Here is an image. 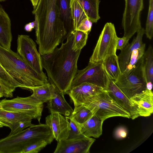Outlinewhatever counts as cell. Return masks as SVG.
Wrapping results in <instances>:
<instances>
[{
	"label": "cell",
	"mask_w": 153,
	"mask_h": 153,
	"mask_svg": "<svg viewBox=\"0 0 153 153\" xmlns=\"http://www.w3.org/2000/svg\"><path fill=\"white\" fill-rule=\"evenodd\" d=\"M74 30L59 48L57 47L51 53L41 55L42 68L49 81L64 94L70 89L78 70L77 63L81 50L73 49Z\"/></svg>",
	"instance_id": "6da1fadb"
},
{
	"label": "cell",
	"mask_w": 153,
	"mask_h": 153,
	"mask_svg": "<svg viewBox=\"0 0 153 153\" xmlns=\"http://www.w3.org/2000/svg\"><path fill=\"white\" fill-rule=\"evenodd\" d=\"M6 0H0V2H2V1H6Z\"/></svg>",
	"instance_id": "7bdbcfd3"
},
{
	"label": "cell",
	"mask_w": 153,
	"mask_h": 153,
	"mask_svg": "<svg viewBox=\"0 0 153 153\" xmlns=\"http://www.w3.org/2000/svg\"><path fill=\"white\" fill-rule=\"evenodd\" d=\"M38 139L45 140L51 144L54 138L46 124L40 123L24 129L13 135L0 140V153H21L29 143Z\"/></svg>",
	"instance_id": "277c9868"
},
{
	"label": "cell",
	"mask_w": 153,
	"mask_h": 153,
	"mask_svg": "<svg viewBox=\"0 0 153 153\" xmlns=\"http://www.w3.org/2000/svg\"><path fill=\"white\" fill-rule=\"evenodd\" d=\"M17 53L27 64L38 73L45 74L43 71L41 55L37 51L36 43L29 36L18 35Z\"/></svg>",
	"instance_id": "8fae6325"
},
{
	"label": "cell",
	"mask_w": 153,
	"mask_h": 153,
	"mask_svg": "<svg viewBox=\"0 0 153 153\" xmlns=\"http://www.w3.org/2000/svg\"><path fill=\"white\" fill-rule=\"evenodd\" d=\"M108 81L105 88L110 96L121 107L128 112L132 119L139 116L136 105L134 104L108 75Z\"/></svg>",
	"instance_id": "9a60e30c"
},
{
	"label": "cell",
	"mask_w": 153,
	"mask_h": 153,
	"mask_svg": "<svg viewBox=\"0 0 153 153\" xmlns=\"http://www.w3.org/2000/svg\"><path fill=\"white\" fill-rule=\"evenodd\" d=\"M69 123L70 129L67 139L86 137L80 131L75 121L70 117H66Z\"/></svg>",
	"instance_id": "836d02e7"
},
{
	"label": "cell",
	"mask_w": 153,
	"mask_h": 153,
	"mask_svg": "<svg viewBox=\"0 0 153 153\" xmlns=\"http://www.w3.org/2000/svg\"><path fill=\"white\" fill-rule=\"evenodd\" d=\"M12 38L10 19L0 4V45L10 49Z\"/></svg>",
	"instance_id": "ffe728a7"
},
{
	"label": "cell",
	"mask_w": 153,
	"mask_h": 153,
	"mask_svg": "<svg viewBox=\"0 0 153 153\" xmlns=\"http://www.w3.org/2000/svg\"><path fill=\"white\" fill-rule=\"evenodd\" d=\"M108 81V76L102 62L93 63L89 62L85 68L78 70L70 88L81 83L87 82L105 89Z\"/></svg>",
	"instance_id": "30bf717a"
},
{
	"label": "cell",
	"mask_w": 153,
	"mask_h": 153,
	"mask_svg": "<svg viewBox=\"0 0 153 153\" xmlns=\"http://www.w3.org/2000/svg\"><path fill=\"white\" fill-rule=\"evenodd\" d=\"M30 90L33 91L31 96L43 103L48 102L56 96L54 85L49 82L32 88Z\"/></svg>",
	"instance_id": "cb8c5ba5"
},
{
	"label": "cell",
	"mask_w": 153,
	"mask_h": 153,
	"mask_svg": "<svg viewBox=\"0 0 153 153\" xmlns=\"http://www.w3.org/2000/svg\"><path fill=\"white\" fill-rule=\"evenodd\" d=\"M145 33L146 37L151 40L153 36V0H149L148 13Z\"/></svg>",
	"instance_id": "d6a6232c"
},
{
	"label": "cell",
	"mask_w": 153,
	"mask_h": 153,
	"mask_svg": "<svg viewBox=\"0 0 153 153\" xmlns=\"http://www.w3.org/2000/svg\"><path fill=\"white\" fill-rule=\"evenodd\" d=\"M122 26L123 37L130 39L141 28L140 20L141 11L143 8V0H125Z\"/></svg>",
	"instance_id": "9c48e42d"
},
{
	"label": "cell",
	"mask_w": 153,
	"mask_h": 153,
	"mask_svg": "<svg viewBox=\"0 0 153 153\" xmlns=\"http://www.w3.org/2000/svg\"><path fill=\"white\" fill-rule=\"evenodd\" d=\"M70 1V0H57L60 16L66 33L63 41L74 30L71 16Z\"/></svg>",
	"instance_id": "7402d4cb"
},
{
	"label": "cell",
	"mask_w": 153,
	"mask_h": 153,
	"mask_svg": "<svg viewBox=\"0 0 153 153\" xmlns=\"http://www.w3.org/2000/svg\"><path fill=\"white\" fill-rule=\"evenodd\" d=\"M3 126L1 125H0V128H1V127H2Z\"/></svg>",
	"instance_id": "ee69618b"
},
{
	"label": "cell",
	"mask_w": 153,
	"mask_h": 153,
	"mask_svg": "<svg viewBox=\"0 0 153 153\" xmlns=\"http://www.w3.org/2000/svg\"><path fill=\"white\" fill-rule=\"evenodd\" d=\"M24 29L25 31L28 32H31L33 30L30 27L29 23L25 25Z\"/></svg>",
	"instance_id": "f35d334b"
},
{
	"label": "cell",
	"mask_w": 153,
	"mask_h": 153,
	"mask_svg": "<svg viewBox=\"0 0 153 153\" xmlns=\"http://www.w3.org/2000/svg\"><path fill=\"white\" fill-rule=\"evenodd\" d=\"M137 107L139 116L148 117L153 112V94L147 89L137 94L130 99Z\"/></svg>",
	"instance_id": "e0dca14e"
},
{
	"label": "cell",
	"mask_w": 153,
	"mask_h": 153,
	"mask_svg": "<svg viewBox=\"0 0 153 153\" xmlns=\"http://www.w3.org/2000/svg\"><path fill=\"white\" fill-rule=\"evenodd\" d=\"M87 17L93 23H96L100 19L99 15L100 0H78Z\"/></svg>",
	"instance_id": "d4e9b609"
},
{
	"label": "cell",
	"mask_w": 153,
	"mask_h": 153,
	"mask_svg": "<svg viewBox=\"0 0 153 153\" xmlns=\"http://www.w3.org/2000/svg\"><path fill=\"white\" fill-rule=\"evenodd\" d=\"M95 139L85 137L57 142L54 153H89Z\"/></svg>",
	"instance_id": "4fadbf2b"
},
{
	"label": "cell",
	"mask_w": 153,
	"mask_h": 153,
	"mask_svg": "<svg viewBox=\"0 0 153 153\" xmlns=\"http://www.w3.org/2000/svg\"><path fill=\"white\" fill-rule=\"evenodd\" d=\"M81 105L89 109L93 115L103 121L114 117H131L130 114L116 102L105 89L98 94L87 97L78 107Z\"/></svg>",
	"instance_id": "5b68a950"
},
{
	"label": "cell",
	"mask_w": 153,
	"mask_h": 153,
	"mask_svg": "<svg viewBox=\"0 0 153 153\" xmlns=\"http://www.w3.org/2000/svg\"><path fill=\"white\" fill-rule=\"evenodd\" d=\"M70 7L74 29L76 30L81 22L87 17L78 0H70Z\"/></svg>",
	"instance_id": "83f0119b"
},
{
	"label": "cell",
	"mask_w": 153,
	"mask_h": 153,
	"mask_svg": "<svg viewBox=\"0 0 153 153\" xmlns=\"http://www.w3.org/2000/svg\"><path fill=\"white\" fill-rule=\"evenodd\" d=\"M0 125H1L3 126H6L4 124V123H2L1 122H0Z\"/></svg>",
	"instance_id": "b9f144b4"
},
{
	"label": "cell",
	"mask_w": 153,
	"mask_h": 153,
	"mask_svg": "<svg viewBox=\"0 0 153 153\" xmlns=\"http://www.w3.org/2000/svg\"><path fill=\"white\" fill-rule=\"evenodd\" d=\"M32 13L36 21V42L41 55L47 54L63 43L66 34L57 0H39Z\"/></svg>",
	"instance_id": "7a4b0ae2"
},
{
	"label": "cell",
	"mask_w": 153,
	"mask_h": 153,
	"mask_svg": "<svg viewBox=\"0 0 153 153\" xmlns=\"http://www.w3.org/2000/svg\"><path fill=\"white\" fill-rule=\"evenodd\" d=\"M92 25V22L88 17H86L81 22L76 30L89 34L91 30Z\"/></svg>",
	"instance_id": "e575fe53"
},
{
	"label": "cell",
	"mask_w": 153,
	"mask_h": 153,
	"mask_svg": "<svg viewBox=\"0 0 153 153\" xmlns=\"http://www.w3.org/2000/svg\"><path fill=\"white\" fill-rule=\"evenodd\" d=\"M127 135V131L123 127H120L115 131V136L117 139H122L126 137Z\"/></svg>",
	"instance_id": "8d00e7d4"
},
{
	"label": "cell",
	"mask_w": 153,
	"mask_h": 153,
	"mask_svg": "<svg viewBox=\"0 0 153 153\" xmlns=\"http://www.w3.org/2000/svg\"><path fill=\"white\" fill-rule=\"evenodd\" d=\"M146 44L143 43L140 47L132 52L127 66L124 71L128 72L136 67L141 61L145 52Z\"/></svg>",
	"instance_id": "f546056e"
},
{
	"label": "cell",
	"mask_w": 153,
	"mask_h": 153,
	"mask_svg": "<svg viewBox=\"0 0 153 153\" xmlns=\"http://www.w3.org/2000/svg\"><path fill=\"white\" fill-rule=\"evenodd\" d=\"M0 81L5 91V97L11 98L16 88L25 89L24 86L12 77L0 63Z\"/></svg>",
	"instance_id": "603a6c76"
},
{
	"label": "cell",
	"mask_w": 153,
	"mask_h": 153,
	"mask_svg": "<svg viewBox=\"0 0 153 153\" xmlns=\"http://www.w3.org/2000/svg\"><path fill=\"white\" fill-rule=\"evenodd\" d=\"M145 34V29L142 27L137 33L136 37L132 42L128 43L121 52L118 56L119 64L122 72L126 69L129 63L130 56L132 52L135 49L141 47L143 44V37Z\"/></svg>",
	"instance_id": "ac0fdd59"
},
{
	"label": "cell",
	"mask_w": 153,
	"mask_h": 153,
	"mask_svg": "<svg viewBox=\"0 0 153 153\" xmlns=\"http://www.w3.org/2000/svg\"><path fill=\"white\" fill-rule=\"evenodd\" d=\"M105 90L101 87L84 82L71 88L65 94L70 97L74 103V109L80 105L87 97L98 94Z\"/></svg>",
	"instance_id": "2e32d148"
},
{
	"label": "cell",
	"mask_w": 153,
	"mask_h": 153,
	"mask_svg": "<svg viewBox=\"0 0 153 153\" xmlns=\"http://www.w3.org/2000/svg\"><path fill=\"white\" fill-rule=\"evenodd\" d=\"M102 64L108 75L114 81L116 80L122 73L118 56L116 54L107 57Z\"/></svg>",
	"instance_id": "484cf974"
},
{
	"label": "cell",
	"mask_w": 153,
	"mask_h": 153,
	"mask_svg": "<svg viewBox=\"0 0 153 153\" xmlns=\"http://www.w3.org/2000/svg\"><path fill=\"white\" fill-rule=\"evenodd\" d=\"M117 37L114 24L106 23L99 36L89 62H102L107 57L116 55Z\"/></svg>",
	"instance_id": "52a82bcc"
},
{
	"label": "cell",
	"mask_w": 153,
	"mask_h": 153,
	"mask_svg": "<svg viewBox=\"0 0 153 153\" xmlns=\"http://www.w3.org/2000/svg\"><path fill=\"white\" fill-rule=\"evenodd\" d=\"M54 87L56 96L48 102L47 107L50 113L57 112L65 117L71 116L74 110L65 100L64 93Z\"/></svg>",
	"instance_id": "d6986e66"
},
{
	"label": "cell",
	"mask_w": 153,
	"mask_h": 153,
	"mask_svg": "<svg viewBox=\"0 0 153 153\" xmlns=\"http://www.w3.org/2000/svg\"><path fill=\"white\" fill-rule=\"evenodd\" d=\"M129 39L126 37H123L122 38L117 37L116 49L122 50L129 43Z\"/></svg>",
	"instance_id": "d590c367"
},
{
	"label": "cell",
	"mask_w": 153,
	"mask_h": 153,
	"mask_svg": "<svg viewBox=\"0 0 153 153\" xmlns=\"http://www.w3.org/2000/svg\"><path fill=\"white\" fill-rule=\"evenodd\" d=\"M0 63L8 73L23 85L25 89L49 83L45 73L39 74L29 66L17 53L0 45Z\"/></svg>",
	"instance_id": "3957f363"
},
{
	"label": "cell",
	"mask_w": 153,
	"mask_h": 153,
	"mask_svg": "<svg viewBox=\"0 0 153 153\" xmlns=\"http://www.w3.org/2000/svg\"><path fill=\"white\" fill-rule=\"evenodd\" d=\"M33 119L27 115L0 109V122L11 129L8 136L16 134L25 128L33 126Z\"/></svg>",
	"instance_id": "7c38bea8"
},
{
	"label": "cell",
	"mask_w": 153,
	"mask_h": 153,
	"mask_svg": "<svg viewBox=\"0 0 153 153\" xmlns=\"http://www.w3.org/2000/svg\"><path fill=\"white\" fill-rule=\"evenodd\" d=\"M103 122L94 115L82 124L75 121L82 134L88 137L94 138H98L102 134Z\"/></svg>",
	"instance_id": "44dd1931"
},
{
	"label": "cell",
	"mask_w": 153,
	"mask_h": 153,
	"mask_svg": "<svg viewBox=\"0 0 153 153\" xmlns=\"http://www.w3.org/2000/svg\"><path fill=\"white\" fill-rule=\"evenodd\" d=\"M43 103L31 96L25 97L17 96L11 100L0 101V109L25 114L40 123Z\"/></svg>",
	"instance_id": "ba28073f"
},
{
	"label": "cell",
	"mask_w": 153,
	"mask_h": 153,
	"mask_svg": "<svg viewBox=\"0 0 153 153\" xmlns=\"http://www.w3.org/2000/svg\"><path fill=\"white\" fill-rule=\"evenodd\" d=\"M5 97V91L4 88L0 81V98Z\"/></svg>",
	"instance_id": "74e56055"
},
{
	"label": "cell",
	"mask_w": 153,
	"mask_h": 153,
	"mask_svg": "<svg viewBox=\"0 0 153 153\" xmlns=\"http://www.w3.org/2000/svg\"><path fill=\"white\" fill-rule=\"evenodd\" d=\"M114 82L129 99L135 94L146 89L147 82L142 59L133 69L122 72L117 79Z\"/></svg>",
	"instance_id": "8992f818"
},
{
	"label": "cell",
	"mask_w": 153,
	"mask_h": 153,
	"mask_svg": "<svg viewBox=\"0 0 153 153\" xmlns=\"http://www.w3.org/2000/svg\"><path fill=\"white\" fill-rule=\"evenodd\" d=\"M88 34L78 30H74L73 49L76 51L81 49L85 45Z\"/></svg>",
	"instance_id": "1f68e13d"
},
{
	"label": "cell",
	"mask_w": 153,
	"mask_h": 153,
	"mask_svg": "<svg viewBox=\"0 0 153 153\" xmlns=\"http://www.w3.org/2000/svg\"><path fill=\"white\" fill-rule=\"evenodd\" d=\"M142 63L147 82H153V49L151 45L145 51L142 59Z\"/></svg>",
	"instance_id": "4316f807"
},
{
	"label": "cell",
	"mask_w": 153,
	"mask_h": 153,
	"mask_svg": "<svg viewBox=\"0 0 153 153\" xmlns=\"http://www.w3.org/2000/svg\"><path fill=\"white\" fill-rule=\"evenodd\" d=\"M152 82H147L146 85V89L152 90Z\"/></svg>",
	"instance_id": "60d3db41"
},
{
	"label": "cell",
	"mask_w": 153,
	"mask_h": 153,
	"mask_svg": "<svg viewBox=\"0 0 153 153\" xmlns=\"http://www.w3.org/2000/svg\"><path fill=\"white\" fill-rule=\"evenodd\" d=\"M31 1L33 6V9H34L37 5L39 0H30Z\"/></svg>",
	"instance_id": "ab89813d"
},
{
	"label": "cell",
	"mask_w": 153,
	"mask_h": 153,
	"mask_svg": "<svg viewBox=\"0 0 153 153\" xmlns=\"http://www.w3.org/2000/svg\"><path fill=\"white\" fill-rule=\"evenodd\" d=\"M45 120V124L57 142L67 138L70 127L66 117L57 112H51L46 117Z\"/></svg>",
	"instance_id": "5bb4252c"
},
{
	"label": "cell",
	"mask_w": 153,
	"mask_h": 153,
	"mask_svg": "<svg viewBox=\"0 0 153 153\" xmlns=\"http://www.w3.org/2000/svg\"><path fill=\"white\" fill-rule=\"evenodd\" d=\"M48 144L47 142L44 139H36L27 144L21 153H37Z\"/></svg>",
	"instance_id": "4dcf8cb0"
},
{
	"label": "cell",
	"mask_w": 153,
	"mask_h": 153,
	"mask_svg": "<svg viewBox=\"0 0 153 153\" xmlns=\"http://www.w3.org/2000/svg\"><path fill=\"white\" fill-rule=\"evenodd\" d=\"M93 115L91 111L89 109L81 105L74 109L70 117L76 123L82 124L90 119Z\"/></svg>",
	"instance_id": "f1b7e54d"
}]
</instances>
